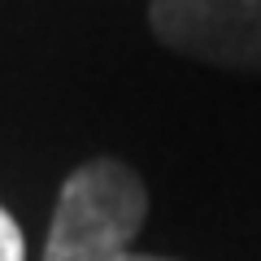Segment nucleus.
Returning a JSON list of instances; mask_svg holds the SVG:
<instances>
[{"instance_id":"1","label":"nucleus","mask_w":261,"mask_h":261,"mask_svg":"<svg viewBox=\"0 0 261 261\" xmlns=\"http://www.w3.org/2000/svg\"><path fill=\"white\" fill-rule=\"evenodd\" d=\"M148 218V187L126 161H83L61 183L44 261H118Z\"/></svg>"},{"instance_id":"2","label":"nucleus","mask_w":261,"mask_h":261,"mask_svg":"<svg viewBox=\"0 0 261 261\" xmlns=\"http://www.w3.org/2000/svg\"><path fill=\"white\" fill-rule=\"evenodd\" d=\"M148 27L170 53L261 74V0H152Z\"/></svg>"},{"instance_id":"3","label":"nucleus","mask_w":261,"mask_h":261,"mask_svg":"<svg viewBox=\"0 0 261 261\" xmlns=\"http://www.w3.org/2000/svg\"><path fill=\"white\" fill-rule=\"evenodd\" d=\"M0 261H27V244H22V226L13 214L0 205Z\"/></svg>"},{"instance_id":"4","label":"nucleus","mask_w":261,"mask_h":261,"mask_svg":"<svg viewBox=\"0 0 261 261\" xmlns=\"http://www.w3.org/2000/svg\"><path fill=\"white\" fill-rule=\"evenodd\" d=\"M118 261H174V257H152V252H135L130 248V252H122Z\"/></svg>"}]
</instances>
